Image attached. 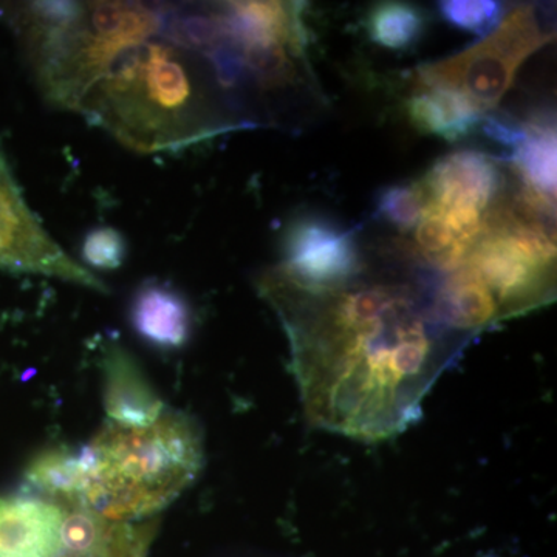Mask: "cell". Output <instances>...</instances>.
Masks as SVG:
<instances>
[{
  "label": "cell",
  "mask_w": 557,
  "mask_h": 557,
  "mask_svg": "<svg viewBox=\"0 0 557 557\" xmlns=\"http://www.w3.org/2000/svg\"><path fill=\"white\" fill-rule=\"evenodd\" d=\"M17 27L44 97L138 152L236 127L218 108V3L32 2Z\"/></svg>",
  "instance_id": "cell-1"
},
{
  "label": "cell",
  "mask_w": 557,
  "mask_h": 557,
  "mask_svg": "<svg viewBox=\"0 0 557 557\" xmlns=\"http://www.w3.org/2000/svg\"><path fill=\"white\" fill-rule=\"evenodd\" d=\"M259 289L287 333L307 418L344 437L381 442L412 426L465 344L435 314L431 288L410 282L309 287L274 269Z\"/></svg>",
  "instance_id": "cell-2"
},
{
  "label": "cell",
  "mask_w": 557,
  "mask_h": 557,
  "mask_svg": "<svg viewBox=\"0 0 557 557\" xmlns=\"http://www.w3.org/2000/svg\"><path fill=\"white\" fill-rule=\"evenodd\" d=\"M84 500L115 523L143 522L197 479L203 442L193 418L164 412L148 428L106 424L83 450Z\"/></svg>",
  "instance_id": "cell-3"
},
{
  "label": "cell",
  "mask_w": 557,
  "mask_h": 557,
  "mask_svg": "<svg viewBox=\"0 0 557 557\" xmlns=\"http://www.w3.org/2000/svg\"><path fill=\"white\" fill-rule=\"evenodd\" d=\"M553 39L542 30L533 7H519L475 46L420 67V84L457 91L485 113L511 89L523 62Z\"/></svg>",
  "instance_id": "cell-4"
},
{
  "label": "cell",
  "mask_w": 557,
  "mask_h": 557,
  "mask_svg": "<svg viewBox=\"0 0 557 557\" xmlns=\"http://www.w3.org/2000/svg\"><path fill=\"white\" fill-rule=\"evenodd\" d=\"M0 270L42 274L108 293L97 274L70 258L47 233L22 196L0 148Z\"/></svg>",
  "instance_id": "cell-5"
},
{
  "label": "cell",
  "mask_w": 557,
  "mask_h": 557,
  "mask_svg": "<svg viewBox=\"0 0 557 557\" xmlns=\"http://www.w3.org/2000/svg\"><path fill=\"white\" fill-rule=\"evenodd\" d=\"M309 287H332L358 277L361 255L354 231L311 214L293 220L284 237V262L277 267Z\"/></svg>",
  "instance_id": "cell-6"
},
{
  "label": "cell",
  "mask_w": 557,
  "mask_h": 557,
  "mask_svg": "<svg viewBox=\"0 0 557 557\" xmlns=\"http://www.w3.org/2000/svg\"><path fill=\"white\" fill-rule=\"evenodd\" d=\"M428 203L440 209H474L485 214L504 193L500 164L479 150H457L440 159L420 180Z\"/></svg>",
  "instance_id": "cell-7"
},
{
  "label": "cell",
  "mask_w": 557,
  "mask_h": 557,
  "mask_svg": "<svg viewBox=\"0 0 557 557\" xmlns=\"http://www.w3.org/2000/svg\"><path fill=\"white\" fill-rule=\"evenodd\" d=\"M64 512L22 490L0 496V557H58Z\"/></svg>",
  "instance_id": "cell-8"
},
{
  "label": "cell",
  "mask_w": 557,
  "mask_h": 557,
  "mask_svg": "<svg viewBox=\"0 0 557 557\" xmlns=\"http://www.w3.org/2000/svg\"><path fill=\"white\" fill-rule=\"evenodd\" d=\"M104 409L110 423L124 428H148L164 412V403L138 362L120 344H109L102 357Z\"/></svg>",
  "instance_id": "cell-9"
},
{
  "label": "cell",
  "mask_w": 557,
  "mask_h": 557,
  "mask_svg": "<svg viewBox=\"0 0 557 557\" xmlns=\"http://www.w3.org/2000/svg\"><path fill=\"white\" fill-rule=\"evenodd\" d=\"M131 324L135 333L161 350H175L188 343L193 317L189 304L168 285H143L132 300Z\"/></svg>",
  "instance_id": "cell-10"
},
{
  "label": "cell",
  "mask_w": 557,
  "mask_h": 557,
  "mask_svg": "<svg viewBox=\"0 0 557 557\" xmlns=\"http://www.w3.org/2000/svg\"><path fill=\"white\" fill-rule=\"evenodd\" d=\"M406 110L417 131L450 143L469 137L483 120L482 110L463 95L423 84L406 102Z\"/></svg>",
  "instance_id": "cell-11"
},
{
  "label": "cell",
  "mask_w": 557,
  "mask_h": 557,
  "mask_svg": "<svg viewBox=\"0 0 557 557\" xmlns=\"http://www.w3.org/2000/svg\"><path fill=\"white\" fill-rule=\"evenodd\" d=\"M86 468L83 453L60 446L33 458L24 475L22 490L49 498L61 508L84 500ZM86 502V500H84Z\"/></svg>",
  "instance_id": "cell-12"
},
{
  "label": "cell",
  "mask_w": 557,
  "mask_h": 557,
  "mask_svg": "<svg viewBox=\"0 0 557 557\" xmlns=\"http://www.w3.org/2000/svg\"><path fill=\"white\" fill-rule=\"evenodd\" d=\"M528 135L512 152L515 168L525 188L539 197L555 201L556 197V131L549 121L527 124Z\"/></svg>",
  "instance_id": "cell-13"
},
{
  "label": "cell",
  "mask_w": 557,
  "mask_h": 557,
  "mask_svg": "<svg viewBox=\"0 0 557 557\" xmlns=\"http://www.w3.org/2000/svg\"><path fill=\"white\" fill-rule=\"evenodd\" d=\"M62 512L58 557H104L119 523L102 518L84 500L67 505Z\"/></svg>",
  "instance_id": "cell-14"
},
{
  "label": "cell",
  "mask_w": 557,
  "mask_h": 557,
  "mask_svg": "<svg viewBox=\"0 0 557 557\" xmlns=\"http://www.w3.org/2000/svg\"><path fill=\"white\" fill-rule=\"evenodd\" d=\"M366 28L369 38L384 49L408 50L426 30V16L410 3L381 2L369 11Z\"/></svg>",
  "instance_id": "cell-15"
},
{
  "label": "cell",
  "mask_w": 557,
  "mask_h": 557,
  "mask_svg": "<svg viewBox=\"0 0 557 557\" xmlns=\"http://www.w3.org/2000/svg\"><path fill=\"white\" fill-rule=\"evenodd\" d=\"M426 207V196L420 182L394 185L381 190L376 199V218L395 230L408 233L416 230Z\"/></svg>",
  "instance_id": "cell-16"
},
{
  "label": "cell",
  "mask_w": 557,
  "mask_h": 557,
  "mask_svg": "<svg viewBox=\"0 0 557 557\" xmlns=\"http://www.w3.org/2000/svg\"><path fill=\"white\" fill-rule=\"evenodd\" d=\"M440 13L458 30L483 38L496 30L504 20V7L493 0H446L440 3Z\"/></svg>",
  "instance_id": "cell-17"
},
{
  "label": "cell",
  "mask_w": 557,
  "mask_h": 557,
  "mask_svg": "<svg viewBox=\"0 0 557 557\" xmlns=\"http://www.w3.org/2000/svg\"><path fill=\"white\" fill-rule=\"evenodd\" d=\"M81 256L91 269L116 270L127 258V242L119 230L101 226L84 237Z\"/></svg>",
  "instance_id": "cell-18"
},
{
  "label": "cell",
  "mask_w": 557,
  "mask_h": 557,
  "mask_svg": "<svg viewBox=\"0 0 557 557\" xmlns=\"http://www.w3.org/2000/svg\"><path fill=\"white\" fill-rule=\"evenodd\" d=\"M159 520L119 523L104 557H148Z\"/></svg>",
  "instance_id": "cell-19"
},
{
  "label": "cell",
  "mask_w": 557,
  "mask_h": 557,
  "mask_svg": "<svg viewBox=\"0 0 557 557\" xmlns=\"http://www.w3.org/2000/svg\"><path fill=\"white\" fill-rule=\"evenodd\" d=\"M480 129L491 141L507 146V148L512 149V152L520 148L528 135L527 124H518L515 121L493 115L483 116Z\"/></svg>",
  "instance_id": "cell-20"
}]
</instances>
